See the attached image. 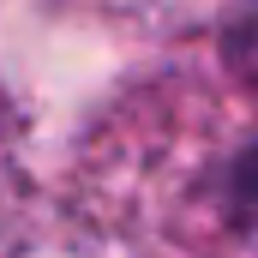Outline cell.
I'll list each match as a JSON object with an SVG mask.
<instances>
[{"label":"cell","instance_id":"obj_1","mask_svg":"<svg viewBox=\"0 0 258 258\" xmlns=\"http://www.w3.org/2000/svg\"><path fill=\"white\" fill-rule=\"evenodd\" d=\"M246 186H252V204H258V162L246 168Z\"/></svg>","mask_w":258,"mask_h":258}]
</instances>
